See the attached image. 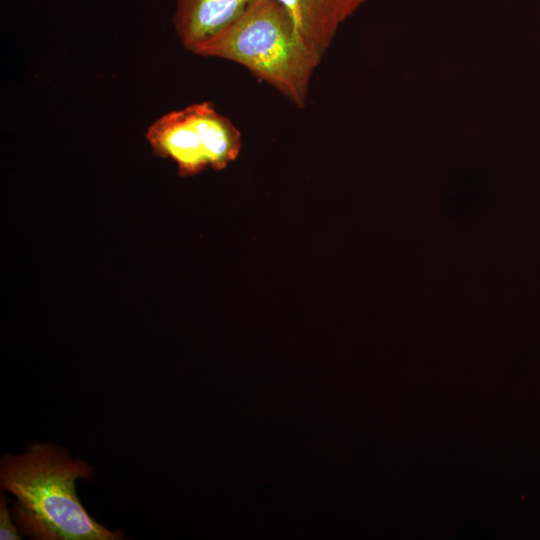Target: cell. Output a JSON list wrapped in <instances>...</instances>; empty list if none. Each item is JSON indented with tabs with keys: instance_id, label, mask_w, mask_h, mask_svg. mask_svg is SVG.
<instances>
[{
	"instance_id": "6da1fadb",
	"label": "cell",
	"mask_w": 540,
	"mask_h": 540,
	"mask_svg": "<svg viewBox=\"0 0 540 540\" xmlns=\"http://www.w3.org/2000/svg\"><path fill=\"white\" fill-rule=\"evenodd\" d=\"M93 470L67 450L31 444L22 455H3L1 488L17 499V525L37 540H118L122 535L97 523L80 502L75 482Z\"/></svg>"
},
{
	"instance_id": "7a4b0ae2",
	"label": "cell",
	"mask_w": 540,
	"mask_h": 540,
	"mask_svg": "<svg viewBox=\"0 0 540 540\" xmlns=\"http://www.w3.org/2000/svg\"><path fill=\"white\" fill-rule=\"evenodd\" d=\"M196 54L242 65L297 108L304 107L312 74L321 61L276 0H258Z\"/></svg>"
},
{
	"instance_id": "3957f363",
	"label": "cell",
	"mask_w": 540,
	"mask_h": 540,
	"mask_svg": "<svg viewBox=\"0 0 540 540\" xmlns=\"http://www.w3.org/2000/svg\"><path fill=\"white\" fill-rule=\"evenodd\" d=\"M145 136L153 153L173 160L183 177L226 168L242 146L239 129L209 101L160 116Z\"/></svg>"
},
{
	"instance_id": "277c9868",
	"label": "cell",
	"mask_w": 540,
	"mask_h": 540,
	"mask_svg": "<svg viewBox=\"0 0 540 540\" xmlns=\"http://www.w3.org/2000/svg\"><path fill=\"white\" fill-rule=\"evenodd\" d=\"M258 0H176L173 26L192 53L241 18Z\"/></svg>"
},
{
	"instance_id": "5b68a950",
	"label": "cell",
	"mask_w": 540,
	"mask_h": 540,
	"mask_svg": "<svg viewBox=\"0 0 540 540\" xmlns=\"http://www.w3.org/2000/svg\"><path fill=\"white\" fill-rule=\"evenodd\" d=\"M307 46L322 59L339 27L365 0H276Z\"/></svg>"
},
{
	"instance_id": "8992f818",
	"label": "cell",
	"mask_w": 540,
	"mask_h": 540,
	"mask_svg": "<svg viewBox=\"0 0 540 540\" xmlns=\"http://www.w3.org/2000/svg\"><path fill=\"white\" fill-rule=\"evenodd\" d=\"M0 539L1 540H19L21 536L17 527L13 524L10 512L7 506L6 497L1 494L0 497Z\"/></svg>"
}]
</instances>
